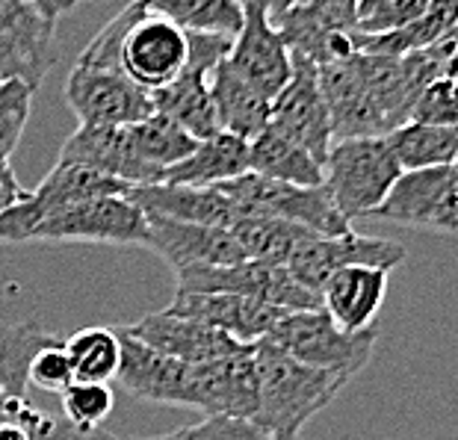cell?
I'll list each match as a JSON object with an SVG mask.
<instances>
[{
  "label": "cell",
  "instance_id": "cell-1",
  "mask_svg": "<svg viewBox=\"0 0 458 440\" xmlns=\"http://www.w3.org/2000/svg\"><path fill=\"white\" fill-rule=\"evenodd\" d=\"M317 80L326 97L335 140L387 136L408 122L411 101L420 92L403 56L358 51L340 63L319 65Z\"/></svg>",
  "mask_w": 458,
  "mask_h": 440
},
{
  "label": "cell",
  "instance_id": "cell-2",
  "mask_svg": "<svg viewBox=\"0 0 458 440\" xmlns=\"http://www.w3.org/2000/svg\"><path fill=\"white\" fill-rule=\"evenodd\" d=\"M258 410L251 423L267 437H299L301 426L317 417L346 385V376L314 369L290 358L269 340L255 343Z\"/></svg>",
  "mask_w": 458,
  "mask_h": 440
},
{
  "label": "cell",
  "instance_id": "cell-3",
  "mask_svg": "<svg viewBox=\"0 0 458 440\" xmlns=\"http://www.w3.org/2000/svg\"><path fill=\"white\" fill-rule=\"evenodd\" d=\"M403 174L385 136L335 140L323 163V187L349 224L369 216Z\"/></svg>",
  "mask_w": 458,
  "mask_h": 440
},
{
  "label": "cell",
  "instance_id": "cell-4",
  "mask_svg": "<svg viewBox=\"0 0 458 440\" xmlns=\"http://www.w3.org/2000/svg\"><path fill=\"white\" fill-rule=\"evenodd\" d=\"M263 340L284 349L290 358L301 360V364L352 378L373 358L378 331L376 328L344 331L331 322V317L323 308H310V310H287Z\"/></svg>",
  "mask_w": 458,
  "mask_h": 440
},
{
  "label": "cell",
  "instance_id": "cell-5",
  "mask_svg": "<svg viewBox=\"0 0 458 440\" xmlns=\"http://www.w3.org/2000/svg\"><path fill=\"white\" fill-rule=\"evenodd\" d=\"M216 190L237 204L242 216L284 219L310 233H319V237H337L352 228L335 210L326 187H293V183H278L246 172L240 178L216 183Z\"/></svg>",
  "mask_w": 458,
  "mask_h": 440
},
{
  "label": "cell",
  "instance_id": "cell-6",
  "mask_svg": "<svg viewBox=\"0 0 458 440\" xmlns=\"http://www.w3.org/2000/svg\"><path fill=\"white\" fill-rule=\"evenodd\" d=\"M30 242H101V246H148V222L128 195H104L65 204L38 219Z\"/></svg>",
  "mask_w": 458,
  "mask_h": 440
},
{
  "label": "cell",
  "instance_id": "cell-7",
  "mask_svg": "<svg viewBox=\"0 0 458 440\" xmlns=\"http://www.w3.org/2000/svg\"><path fill=\"white\" fill-rule=\"evenodd\" d=\"M174 292H228V296H246L284 310L319 308V299L301 287L287 272V267L258 260L231 263V267L178 269L174 272Z\"/></svg>",
  "mask_w": 458,
  "mask_h": 440
},
{
  "label": "cell",
  "instance_id": "cell-8",
  "mask_svg": "<svg viewBox=\"0 0 458 440\" xmlns=\"http://www.w3.org/2000/svg\"><path fill=\"white\" fill-rule=\"evenodd\" d=\"M373 219L428 228L441 233L458 231V169L455 163L435 169L403 172L387 190L382 204L369 213Z\"/></svg>",
  "mask_w": 458,
  "mask_h": 440
},
{
  "label": "cell",
  "instance_id": "cell-9",
  "mask_svg": "<svg viewBox=\"0 0 458 440\" xmlns=\"http://www.w3.org/2000/svg\"><path fill=\"white\" fill-rule=\"evenodd\" d=\"M405 260V249L394 240L382 237H364L355 228H349L346 233L337 237H319V233H308L305 240H299L293 251L287 258V272L293 275L308 292H314L319 299V290L328 281V275H335L344 267H376L387 269Z\"/></svg>",
  "mask_w": 458,
  "mask_h": 440
},
{
  "label": "cell",
  "instance_id": "cell-10",
  "mask_svg": "<svg viewBox=\"0 0 458 440\" xmlns=\"http://www.w3.org/2000/svg\"><path fill=\"white\" fill-rule=\"evenodd\" d=\"M56 21L30 0H0V83L21 80L36 92L56 63Z\"/></svg>",
  "mask_w": 458,
  "mask_h": 440
},
{
  "label": "cell",
  "instance_id": "cell-11",
  "mask_svg": "<svg viewBox=\"0 0 458 440\" xmlns=\"http://www.w3.org/2000/svg\"><path fill=\"white\" fill-rule=\"evenodd\" d=\"M65 101L77 122L92 127H128L154 113L151 95L122 72L77 63L65 80Z\"/></svg>",
  "mask_w": 458,
  "mask_h": 440
},
{
  "label": "cell",
  "instance_id": "cell-12",
  "mask_svg": "<svg viewBox=\"0 0 458 440\" xmlns=\"http://www.w3.org/2000/svg\"><path fill=\"white\" fill-rule=\"evenodd\" d=\"M290 60H293V74L284 89L272 97L269 127L296 142L299 148H305L323 165L335 133H331V115L317 80V65L299 60V56H290Z\"/></svg>",
  "mask_w": 458,
  "mask_h": 440
},
{
  "label": "cell",
  "instance_id": "cell-13",
  "mask_svg": "<svg viewBox=\"0 0 458 440\" xmlns=\"http://www.w3.org/2000/svg\"><path fill=\"white\" fill-rule=\"evenodd\" d=\"M119 340H122V364L115 381L131 396L142 399V402L196 408L199 364H183V360L163 355V351L140 343L124 328H119Z\"/></svg>",
  "mask_w": 458,
  "mask_h": 440
},
{
  "label": "cell",
  "instance_id": "cell-14",
  "mask_svg": "<svg viewBox=\"0 0 458 440\" xmlns=\"http://www.w3.org/2000/svg\"><path fill=\"white\" fill-rule=\"evenodd\" d=\"M119 65L140 89H163L187 65V33L160 15L145 13L124 36Z\"/></svg>",
  "mask_w": 458,
  "mask_h": 440
},
{
  "label": "cell",
  "instance_id": "cell-15",
  "mask_svg": "<svg viewBox=\"0 0 458 440\" xmlns=\"http://www.w3.org/2000/svg\"><path fill=\"white\" fill-rule=\"evenodd\" d=\"M225 63L251 89H258L269 101L284 89L290 74H293V60H290L287 42L272 27L269 15L263 9H246L242 13V27L231 38V51Z\"/></svg>",
  "mask_w": 458,
  "mask_h": 440
},
{
  "label": "cell",
  "instance_id": "cell-16",
  "mask_svg": "<svg viewBox=\"0 0 458 440\" xmlns=\"http://www.w3.org/2000/svg\"><path fill=\"white\" fill-rule=\"evenodd\" d=\"M174 317L201 322L216 328L242 346H251L272 331V326L287 314L284 308H272L246 296H228V292H174L172 305L165 308Z\"/></svg>",
  "mask_w": 458,
  "mask_h": 440
},
{
  "label": "cell",
  "instance_id": "cell-17",
  "mask_svg": "<svg viewBox=\"0 0 458 440\" xmlns=\"http://www.w3.org/2000/svg\"><path fill=\"white\" fill-rule=\"evenodd\" d=\"M145 222H148V246L145 249L160 254L174 272L190 267H231V263L246 260L228 228L174 222L165 216H151V213H145Z\"/></svg>",
  "mask_w": 458,
  "mask_h": 440
},
{
  "label": "cell",
  "instance_id": "cell-18",
  "mask_svg": "<svg viewBox=\"0 0 458 440\" xmlns=\"http://www.w3.org/2000/svg\"><path fill=\"white\" fill-rule=\"evenodd\" d=\"M60 160L86 165V169H95V172L106 174V178L131 183V187H148V183H157V174L140 160V154L133 148L131 127L81 124L63 142Z\"/></svg>",
  "mask_w": 458,
  "mask_h": 440
},
{
  "label": "cell",
  "instance_id": "cell-19",
  "mask_svg": "<svg viewBox=\"0 0 458 440\" xmlns=\"http://www.w3.org/2000/svg\"><path fill=\"white\" fill-rule=\"evenodd\" d=\"M124 331L140 340V343L157 349L174 360H183V364H210V360L237 355L242 349V343L222 334V331L201 326V322L174 317L169 310L142 317Z\"/></svg>",
  "mask_w": 458,
  "mask_h": 440
},
{
  "label": "cell",
  "instance_id": "cell-20",
  "mask_svg": "<svg viewBox=\"0 0 458 440\" xmlns=\"http://www.w3.org/2000/svg\"><path fill=\"white\" fill-rule=\"evenodd\" d=\"M387 278L391 272L376 267L337 269L319 290V308L344 331L373 328L387 296Z\"/></svg>",
  "mask_w": 458,
  "mask_h": 440
},
{
  "label": "cell",
  "instance_id": "cell-21",
  "mask_svg": "<svg viewBox=\"0 0 458 440\" xmlns=\"http://www.w3.org/2000/svg\"><path fill=\"white\" fill-rule=\"evenodd\" d=\"M128 199L142 213L165 216L174 222L210 224V228H231L242 213L228 195L216 187H174V183H148V187H131Z\"/></svg>",
  "mask_w": 458,
  "mask_h": 440
},
{
  "label": "cell",
  "instance_id": "cell-22",
  "mask_svg": "<svg viewBox=\"0 0 458 440\" xmlns=\"http://www.w3.org/2000/svg\"><path fill=\"white\" fill-rule=\"evenodd\" d=\"M249 172V142L231 133H213L208 140H199L181 163L163 172L160 183L174 187H216L231 178Z\"/></svg>",
  "mask_w": 458,
  "mask_h": 440
},
{
  "label": "cell",
  "instance_id": "cell-23",
  "mask_svg": "<svg viewBox=\"0 0 458 440\" xmlns=\"http://www.w3.org/2000/svg\"><path fill=\"white\" fill-rule=\"evenodd\" d=\"M208 89L213 110H216V124L222 133L240 136L251 142L269 124V97L242 80L233 68L222 60L208 77Z\"/></svg>",
  "mask_w": 458,
  "mask_h": 440
},
{
  "label": "cell",
  "instance_id": "cell-24",
  "mask_svg": "<svg viewBox=\"0 0 458 440\" xmlns=\"http://www.w3.org/2000/svg\"><path fill=\"white\" fill-rule=\"evenodd\" d=\"M42 322L24 319L13 326H0V414H9L21 402H27L30 387V360L38 349L56 343Z\"/></svg>",
  "mask_w": 458,
  "mask_h": 440
},
{
  "label": "cell",
  "instance_id": "cell-25",
  "mask_svg": "<svg viewBox=\"0 0 458 440\" xmlns=\"http://www.w3.org/2000/svg\"><path fill=\"white\" fill-rule=\"evenodd\" d=\"M458 24V0H432L426 13L417 21L399 27L391 33H358L349 30L358 54H376V56H405L423 47L441 42L446 36H455Z\"/></svg>",
  "mask_w": 458,
  "mask_h": 440
},
{
  "label": "cell",
  "instance_id": "cell-26",
  "mask_svg": "<svg viewBox=\"0 0 458 440\" xmlns=\"http://www.w3.org/2000/svg\"><path fill=\"white\" fill-rule=\"evenodd\" d=\"M148 95H151L154 113H160L178 127H183L192 140H208V136L219 133L216 110H213L210 89H208V77L183 68L172 83H165L163 89H154Z\"/></svg>",
  "mask_w": 458,
  "mask_h": 440
},
{
  "label": "cell",
  "instance_id": "cell-27",
  "mask_svg": "<svg viewBox=\"0 0 458 440\" xmlns=\"http://www.w3.org/2000/svg\"><path fill=\"white\" fill-rule=\"evenodd\" d=\"M249 172L293 187H323V165L269 124L249 142Z\"/></svg>",
  "mask_w": 458,
  "mask_h": 440
},
{
  "label": "cell",
  "instance_id": "cell-28",
  "mask_svg": "<svg viewBox=\"0 0 458 440\" xmlns=\"http://www.w3.org/2000/svg\"><path fill=\"white\" fill-rule=\"evenodd\" d=\"M145 13L160 15L183 33H216L233 38L242 27L237 0H136Z\"/></svg>",
  "mask_w": 458,
  "mask_h": 440
},
{
  "label": "cell",
  "instance_id": "cell-29",
  "mask_svg": "<svg viewBox=\"0 0 458 440\" xmlns=\"http://www.w3.org/2000/svg\"><path fill=\"white\" fill-rule=\"evenodd\" d=\"M385 140L391 145L394 157L403 172L435 169V165L455 163V154H458L455 127L405 122V124H399L396 131L387 133Z\"/></svg>",
  "mask_w": 458,
  "mask_h": 440
},
{
  "label": "cell",
  "instance_id": "cell-30",
  "mask_svg": "<svg viewBox=\"0 0 458 440\" xmlns=\"http://www.w3.org/2000/svg\"><path fill=\"white\" fill-rule=\"evenodd\" d=\"M63 346L68 351V360H72L74 381H101V385H110L119 376V364H122L119 331L104 326L81 328L68 340H63Z\"/></svg>",
  "mask_w": 458,
  "mask_h": 440
},
{
  "label": "cell",
  "instance_id": "cell-31",
  "mask_svg": "<svg viewBox=\"0 0 458 440\" xmlns=\"http://www.w3.org/2000/svg\"><path fill=\"white\" fill-rule=\"evenodd\" d=\"M228 231L233 233L242 254H246V260L278 263V267H284L296 242L310 233L305 228H299V224L272 216H240Z\"/></svg>",
  "mask_w": 458,
  "mask_h": 440
},
{
  "label": "cell",
  "instance_id": "cell-32",
  "mask_svg": "<svg viewBox=\"0 0 458 440\" xmlns=\"http://www.w3.org/2000/svg\"><path fill=\"white\" fill-rule=\"evenodd\" d=\"M128 127H131L136 154H140V160L157 174V183L163 178V172L172 169L174 163H181L199 142V140H192L183 127H178L160 113H151L148 119L128 124Z\"/></svg>",
  "mask_w": 458,
  "mask_h": 440
},
{
  "label": "cell",
  "instance_id": "cell-33",
  "mask_svg": "<svg viewBox=\"0 0 458 440\" xmlns=\"http://www.w3.org/2000/svg\"><path fill=\"white\" fill-rule=\"evenodd\" d=\"M63 417L83 432H98L104 419L113 414L115 393L101 381H74L63 390Z\"/></svg>",
  "mask_w": 458,
  "mask_h": 440
},
{
  "label": "cell",
  "instance_id": "cell-34",
  "mask_svg": "<svg viewBox=\"0 0 458 440\" xmlns=\"http://www.w3.org/2000/svg\"><path fill=\"white\" fill-rule=\"evenodd\" d=\"M145 15V9L131 0L128 6L122 9L119 15L110 18L98 33L92 36V42L83 47L81 56H77V65H89V68H110V72H122L119 65V54H122V42L128 36L131 27Z\"/></svg>",
  "mask_w": 458,
  "mask_h": 440
},
{
  "label": "cell",
  "instance_id": "cell-35",
  "mask_svg": "<svg viewBox=\"0 0 458 440\" xmlns=\"http://www.w3.org/2000/svg\"><path fill=\"white\" fill-rule=\"evenodd\" d=\"M33 89L21 80L0 83V163H9L18 142L24 136V127L30 122Z\"/></svg>",
  "mask_w": 458,
  "mask_h": 440
},
{
  "label": "cell",
  "instance_id": "cell-36",
  "mask_svg": "<svg viewBox=\"0 0 458 440\" xmlns=\"http://www.w3.org/2000/svg\"><path fill=\"white\" fill-rule=\"evenodd\" d=\"M408 122L417 124H437V127H455L458 106H455V77H441V80L426 83L414 95Z\"/></svg>",
  "mask_w": 458,
  "mask_h": 440
},
{
  "label": "cell",
  "instance_id": "cell-37",
  "mask_svg": "<svg viewBox=\"0 0 458 440\" xmlns=\"http://www.w3.org/2000/svg\"><path fill=\"white\" fill-rule=\"evenodd\" d=\"M267 435L260 432L249 419L233 417H204L201 423L174 428V432L154 435V437H131V440H263Z\"/></svg>",
  "mask_w": 458,
  "mask_h": 440
},
{
  "label": "cell",
  "instance_id": "cell-38",
  "mask_svg": "<svg viewBox=\"0 0 458 440\" xmlns=\"http://www.w3.org/2000/svg\"><path fill=\"white\" fill-rule=\"evenodd\" d=\"M15 417L21 419V426L27 428V435L30 440H122L110 432H83V428H77L68 423L65 417H51L45 414V410L33 408L30 402H21L15 408Z\"/></svg>",
  "mask_w": 458,
  "mask_h": 440
},
{
  "label": "cell",
  "instance_id": "cell-39",
  "mask_svg": "<svg viewBox=\"0 0 458 440\" xmlns=\"http://www.w3.org/2000/svg\"><path fill=\"white\" fill-rule=\"evenodd\" d=\"M30 385H36L45 393H63L68 385H74V369L68 360V351L63 340L38 349L30 360Z\"/></svg>",
  "mask_w": 458,
  "mask_h": 440
},
{
  "label": "cell",
  "instance_id": "cell-40",
  "mask_svg": "<svg viewBox=\"0 0 458 440\" xmlns=\"http://www.w3.org/2000/svg\"><path fill=\"white\" fill-rule=\"evenodd\" d=\"M432 0H378L367 15L358 18V33H391L399 27L417 21Z\"/></svg>",
  "mask_w": 458,
  "mask_h": 440
},
{
  "label": "cell",
  "instance_id": "cell-41",
  "mask_svg": "<svg viewBox=\"0 0 458 440\" xmlns=\"http://www.w3.org/2000/svg\"><path fill=\"white\" fill-rule=\"evenodd\" d=\"M231 38L216 33H187V72H196L201 77H210V72L222 60H228Z\"/></svg>",
  "mask_w": 458,
  "mask_h": 440
},
{
  "label": "cell",
  "instance_id": "cell-42",
  "mask_svg": "<svg viewBox=\"0 0 458 440\" xmlns=\"http://www.w3.org/2000/svg\"><path fill=\"white\" fill-rule=\"evenodd\" d=\"M27 195V190L18 183L13 165L9 163H0V213L9 210L13 204H18Z\"/></svg>",
  "mask_w": 458,
  "mask_h": 440
},
{
  "label": "cell",
  "instance_id": "cell-43",
  "mask_svg": "<svg viewBox=\"0 0 458 440\" xmlns=\"http://www.w3.org/2000/svg\"><path fill=\"white\" fill-rule=\"evenodd\" d=\"M0 440H30L27 428L21 426V419L15 417V410L0 414Z\"/></svg>",
  "mask_w": 458,
  "mask_h": 440
},
{
  "label": "cell",
  "instance_id": "cell-44",
  "mask_svg": "<svg viewBox=\"0 0 458 440\" xmlns=\"http://www.w3.org/2000/svg\"><path fill=\"white\" fill-rule=\"evenodd\" d=\"M30 4H33L42 15L54 18V21H60V15L65 13V9H72V0H30Z\"/></svg>",
  "mask_w": 458,
  "mask_h": 440
},
{
  "label": "cell",
  "instance_id": "cell-45",
  "mask_svg": "<svg viewBox=\"0 0 458 440\" xmlns=\"http://www.w3.org/2000/svg\"><path fill=\"white\" fill-rule=\"evenodd\" d=\"M237 4L242 6V13H246V9H263V13H269L272 0H237Z\"/></svg>",
  "mask_w": 458,
  "mask_h": 440
},
{
  "label": "cell",
  "instance_id": "cell-46",
  "mask_svg": "<svg viewBox=\"0 0 458 440\" xmlns=\"http://www.w3.org/2000/svg\"><path fill=\"white\" fill-rule=\"evenodd\" d=\"M376 4H378V0H358V18H360V15H367ZM355 24H358V21H355Z\"/></svg>",
  "mask_w": 458,
  "mask_h": 440
},
{
  "label": "cell",
  "instance_id": "cell-47",
  "mask_svg": "<svg viewBox=\"0 0 458 440\" xmlns=\"http://www.w3.org/2000/svg\"><path fill=\"white\" fill-rule=\"evenodd\" d=\"M263 440H299V437H263Z\"/></svg>",
  "mask_w": 458,
  "mask_h": 440
},
{
  "label": "cell",
  "instance_id": "cell-48",
  "mask_svg": "<svg viewBox=\"0 0 458 440\" xmlns=\"http://www.w3.org/2000/svg\"><path fill=\"white\" fill-rule=\"evenodd\" d=\"M74 4H83V0H72V6H74Z\"/></svg>",
  "mask_w": 458,
  "mask_h": 440
}]
</instances>
